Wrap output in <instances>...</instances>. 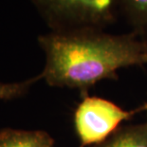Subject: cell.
<instances>
[{
    "label": "cell",
    "mask_w": 147,
    "mask_h": 147,
    "mask_svg": "<svg viewBox=\"0 0 147 147\" xmlns=\"http://www.w3.org/2000/svg\"><path fill=\"white\" fill-rule=\"evenodd\" d=\"M46 55L42 79L51 86L77 89L82 98L104 80H117L121 68L147 64V40L131 32L110 34L77 29L40 35Z\"/></svg>",
    "instance_id": "cell-1"
},
{
    "label": "cell",
    "mask_w": 147,
    "mask_h": 147,
    "mask_svg": "<svg viewBox=\"0 0 147 147\" xmlns=\"http://www.w3.org/2000/svg\"><path fill=\"white\" fill-rule=\"evenodd\" d=\"M52 32L104 30L114 23L117 0H30Z\"/></svg>",
    "instance_id": "cell-2"
},
{
    "label": "cell",
    "mask_w": 147,
    "mask_h": 147,
    "mask_svg": "<svg viewBox=\"0 0 147 147\" xmlns=\"http://www.w3.org/2000/svg\"><path fill=\"white\" fill-rule=\"evenodd\" d=\"M146 112L147 102L125 110L113 102L100 97H84L74 112V128L80 140L79 147H89L102 142L115 133L123 121L138 113Z\"/></svg>",
    "instance_id": "cell-3"
},
{
    "label": "cell",
    "mask_w": 147,
    "mask_h": 147,
    "mask_svg": "<svg viewBox=\"0 0 147 147\" xmlns=\"http://www.w3.org/2000/svg\"><path fill=\"white\" fill-rule=\"evenodd\" d=\"M54 140L42 130H0V147H53Z\"/></svg>",
    "instance_id": "cell-4"
},
{
    "label": "cell",
    "mask_w": 147,
    "mask_h": 147,
    "mask_svg": "<svg viewBox=\"0 0 147 147\" xmlns=\"http://www.w3.org/2000/svg\"><path fill=\"white\" fill-rule=\"evenodd\" d=\"M89 147H147V120L142 123L121 126L102 142Z\"/></svg>",
    "instance_id": "cell-5"
},
{
    "label": "cell",
    "mask_w": 147,
    "mask_h": 147,
    "mask_svg": "<svg viewBox=\"0 0 147 147\" xmlns=\"http://www.w3.org/2000/svg\"><path fill=\"white\" fill-rule=\"evenodd\" d=\"M119 11L125 16L132 32L146 38L147 0H117Z\"/></svg>",
    "instance_id": "cell-6"
},
{
    "label": "cell",
    "mask_w": 147,
    "mask_h": 147,
    "mask_svg": "<svg viewBox=\"0 0 147 147\" xmlns=\"http://www.w3.org/2000/svg\"><path fill=\"white\" fill-rule=\"evenodd\" d=\"M40 79H42L41 74L18 83H0V99L4 101H11L21 98L26 95L30 86Z\"/></svg>",
    "instance_id": "cell-7"
},
{
    "label": "cell",
    "mask_w": 147,
    "mask_h": 147,
    "mask_svg": "<svg viewBox=\"0 0 147 147\" xmlns=\"http://www.w3.org/2000/svg\"><path fill=\"white\" fill-rule=\"evenodd\" d=\"M145 39H146V40H147V37H146V38H145Z\"/></svg>",
    "instance_id": "cell-8"
}]
</instances>
